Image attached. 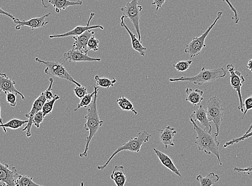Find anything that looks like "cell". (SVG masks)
Instances as JSON below:
<instances>
[{
  "label": "cell",
  "instance_id": "13",
  "mask_svg": "<svg viewBox=\"0 0 252 186\" xmlns=\"http://www.w3.org/2000/svg\"><path fill=\"white\" fill-rule=\"evenodd\" d=\"M63 58L65 62H100L101 61L100 58H92L89 57L88 54L83 53L73 49L64 53Z\"/></svg>",
  "mask_w": 252,
  "mask_h": 186
},
{
  "label": "cell",
  "instance_id": "43",
  "mask_svg": "<svg viewBox=\"0 0 252 186\" xmlns=\"http://www.w3.org/2000/svg\"><path fill=\"white\" fill-rule=\"evenodd\" d=\"M247 67L250 70V73H252V59L249 62Z\"/></svg>",
  "mask_w": 252,
  "mask_h": 186
},
{
  "label": "cell",
  "instance_id": "10",
  "mask_svg": "<svg viewBox=\"0 0 252 186\" xmlns=\"http://www.w3.org/2000/svg\"><path fill=\"white\" fill-rule=\"evenodd\" d=\"M19 175L16 167L9 169L8 164L4 165L0 163V186H16Z\"/></svg>",
  "mask_w": 252,
  "mask_h": 186
},
{
  "label": "cell",
  "instance_id": "11",
  "mask_svg": "<svg viewBox=\"0 0 252 186\" xmlns=\"http://www.w3.org/2000/svg\"><path fill=\"white\" fill-rule=\"evenodd\" d=\"M51 15V13H47L43 16L33 18V19H30L29 20H20L18 18H16L13 20L14 22L16 24L15 29L17 31H20L22 27H28L31 28L32 30L40 29L44 28L48 25L49 22L46 21L45 19L46 18L49 17Z\"/></svg>",
  "mask_w": 252,
  "mask_h": 186
},
{
  "label": "cell",
  "instance_id": "17",
  "mask_svg": "<svg viewBox=\"0 0 252 186\" xmlns=\"http://www.w3.org/2000/svg\"><path fill=\"white\" fill-rule=\"evenodd\" d=\"M189 119L193 120V121H199L205 130L212 133V126L211 122L209 121L207 111L204 109L202 105H200L199 108L191 114Z\"/></svg>",
  "mask_w": 252,
  "mask_h": 186
},
{
  "label": "cell",
  "instance_id": "16",
  "mask_svg": "<svg viewBox=\"0 0 252 186\" xmlns=\"http://www.w3.org/2000/svg\"><path fill=\"white\" fill-rule=\"evenodd\" d=\"M16 83L15 81L10 79L5 73H0V93L2 92L5 94L15 93L19 94L22 99L25 100V95L15 88Z\"/></svg>",
  "mask_w": 252,
  "mask_h": 186
},
{
  "label": "cell",
  "instance_id": "25",
  "mask_svg": "<svg viewBox=\"0 0 252 186\" xmlns=\"http://www.w3.org/2000/svg\"><path fill=\"white\" fill-rule=\"evenodd\" d=\"M28 120L27 121H22V120L18 119H13L11 120L7 123L2 124H0V127H2L5 133H7V130L6 128H9L12 129H17L22 127L23 125L27 124Z\"/></svg>",
  "mask_w": 252,
  "mask_h": 186
},
{
  "label": "cell",
  "instance_id": "27",
  "mask_svg": "<svg viewBox=\"0 0 252 186\" xmlns=\"http://www.w3.org/2000/svg\"><path fill=\"white\" fill-rule=\"evenodd\" d=\"M60 99H61L60 96L58 94H55V97L52 99L47 100L41 110L43 113L44 118L50 115L53 111L54 105H55L56 101Z\"/></svg>",
  "mask_w": 252,
  "mask_h": 186
},
{
  "label": "cell",
  "instance_id": "31",
  "mask_svg": "<svg viewBox=\"0 0 252 186\" xmlns=\"http://www.w3.org/2000/svg\"><path fill=\"white\" fill-rule=\"evenodd\" d=\"M192 63H193V61L189 59L188 61L179 62L177 63L173 64V66L177 71L184 72L189 68Z\"/></svg>",
  "mask_w": 252,
  "mask_h": 186
},
{
  "label": "cell",
  "instance_id": "33",
  "mask_svg": "<svg viewBox=\"0 0 252 186\" xmlns=\"http://www.w3.org/2000/svg\"><path fill=\"white\" fill-rule=\"evenodd\" d=\"M100 41L94 35L92 36L91 38L89 39L87 45L89 51H93L97 52L99 50Z\"/></svg>",
  "mask_w": 252,
  "mask_h": 186
},
{
  "label": "cell",
  "instance_id": "46",
  "mask_svg": "<svg viewBox=\"0 0 252 186\" xmlns=\"http://www.w3.org/2000/svg\"><path fill=\"white\" fill-rule=\"evenodd\" d=\"M252 156V154H251Z\"/></svg>",
  "mask_w": 252,
  "mask_h": 186
},
{
  "label": "cell",
  "instance_id": "28",
  "mask_svg": "<svg viewBox=\"0 0 252 186\" xmlns=\"http://www.w3.org/2000/svg\"><path fill=\"white\" fill-rule=\"evenodd\" d=\"M94 93L95 92L94 91L93 93H88L87 94L84 96V97L81 99L79 104L77 105V107L74 109V111H77L82 107L87 108L89 107L90 105H91L92 103Z\"/></svg>",
  "mask_w": 252,
  "mask_h": 186
},
{
  "label": "cell",
  "instance_id": "21",
  "mask_svg": "<svg viewBox=\"0 0 252 186\" xmlns=\"http://www.w3.org/2000/svg\"><path fill=\"white\" fill-rule=\"evenodd\" d=\"M187 97L186 100L193 106H200L203 100V92L200 89H186Z\"/></svg>",
  "mask_w": 252,
  "mask_h": 186
},
{
  "label": "cell",
  "instance_id": "1",
  "mask_svg": "<svg viewBox=\"0 0 252 186\" xmlns=\"http://www.w3.org/2000/svg\"><path fill=\"white\" fill-rule=\"evenodd\" d=\"M94 91L95 93L93 100L89 106L87 115L85 116L87 122L85 124V128L89 132V134L86 138L85 151L80 154V157L82 158L87 157L90 144L99 128L104 124V121L100 119L97 107L98 93L99 89L97 87L94 86Z\"/></svg>",
  "mask_w": 252,
  "mask_h": 186
},
{
  "label": "cell",
  "instance_id": "3",
  "mask_svg": "<svg viewBox=\"0 0 252 186\" xmlns=\"http://www.w3.org/2000/svg\"><path fill=\"white\" fill-rule=\"evenodd\" d=\"M226 75V71L223 67L213 69H207L204 67L200 73L195 76L170 78L169 81L171 82H188L197 86H202L204 83L212 82L218 79H221Z\"/></svg>",
  "mask_w": 252,
  "mask_h": 186
},
{
  "label": "cell",
  "instance_id": "24",
  "mask_svg": "<svg viewBox=\"0 0 252 186\" xmlns=\"http://www.w3.org/2000/svg\"><path fill=\"white\" fill-rule=\"evenodd\" d=\"M117 103L123 111H130L133 112L135 115H137V112L135 110L133 104L124 95L119 97L117 100Z\"/></svg>",
  "mask_w": 252,
  "mask_h": 186
},
{
  "label": "cell",
  "instance_id": "41",
  "mask_svg": "<svg viewBox=\"0 0 252 186\" xmlns=\"http://www.w3.org/2000/svg\"><path fill=\"white\" fill-rule=\"evenodd\" d=\"M233 170L237 172H252V168H251V167H248L247 168H241L236 167L234 168Z\"/></svg>",
  "mask_w": 252,
  "mask_h": 186
},
{
  "label": "cell",
  "instance_id": "23",
  "mask_svg": "<svg viewBox=\"0 0 252 186\" xmlns=\"http://www.w3.org/2000/svg\"><path fill=\"white\" fill-rule=\"evenodd\" d=\"M196 181L200 182L201 186H211L220 181V177L215 175L214 172H211L205 177L202 175L198 176L196 177Z\"/></svg>",
  "mask_w": 252,
  "mask_h": 186
},
{
  "label": "cell",
  "instance_id": "30",
  "mask_svg": "<svg viewBox=\"0 0 252 186\" xmlns=\"http://www.w3.org/2000/svg\"><path fill=\"white\" fill-rule=\"evenodd\" d=\"M47 100L44 92H42L39 97L34 101L32 106V109L37 112L41 111L42 108H43Z\"/></svg>",
  "mask_w": 252,
  "mask_h": 186
},
{
  "label": "cell",
  "instance_id": "34",
  "mask_svg": "<svg viewBox=\"0 0 252 186\" xmlns=\"http://www.w3.org/2000/svg\"><path fill=\"white\" fill-rule=\"evenodd\" d=\"M44 118L43 112L42 111H38L35 114L33 119V124L39 128L40 124L43 122Z\"/></svg>",
  "mask_w": 252,
  "mask_h": 186
},
{
  "label": "cell",
  "instance_id": "38",
  "mask_svg": "<svg viewBox=\"0 0 252 186\" xmlns=\"http://www.w3.org/2000/svg\"><path fill=\"white\" fill-rule=\"evenodd\" d=\"M50 85L49 88L44 91V93L46 96V98L47 100H50L55 97V94H54L52 93L53 91V85L54 83V80L52 77L50 79Z\"/></svg>",
  "mask_w": 252,
  "mask_h": 186
},
{
  "label": "cell",
  "instance_id": "2",
  "mask_svg": "<svg viewBox=\"0 0 252 186\" xmlns=\"http://www.w3.org/2000/svg\"><path fill=\"white\" fill-rule=\"evenodd\" d=\"M190 121L193 124L194 129L197 134L195 143L198 149L208 155H214L217 157L220 165H223L219 153L220 143L218 140V136L215 134L212 135L211 133L202 129L193 120L190 119Z\"/></svg>",
  "mask_w": 252,
  "mask_h": 186
},
{
  "label": "cell",
  "instance_id": "7",
  "mask_svg": "<svg viewBox=\"0 0 252 186\" xmlns=\"http://www.w3.org/2000/svg\"><path fill=\"white\" fill-rule=\"evenodd\" d=\"M223 12L219 11L218 13L217 19H215L213 23L209 27L207 31L204 32L200 37H194L190 43L186 46L184 52L188 54L190 59L199 56L204 48L206 47L205 40L210 32L217 23L218 21L220 19Z\"/></svg>",
  "mask_w": 252,
  "mask_h": 186
},
{
  "label": "cell",
  "instance_id": "15",
  "mask_svg": "<svg viewBox=\"0 0 252 186\" xmlns=\"http://www.w3.org/2000/svg\"><path fill=\"white\" fill-rule=\"evenodd\" d=\"M94 34V31L90 29L79 36H73L74 42L72 49L88 54L89 51L87 47L88 41Z\"/></svg>",
  "mask_w": 252,
  "mask_h": 186
},
{
  "label": "cell",
  "instance_id": "39",
  "mask_svg": "<svg viewBox=\"0 0 252 186\" xmlns=\"http://www.w3.org/2000/svg\"><path fill=\"white\" fill-rule=\"evenodd\" d=\"M244 106L245 110L244 112V115L242 119H244L247 112L252 109V94L249 98L246 99L244 102Z\"/></svg>",
  "mask_w": 252,
  "mask_h": 186
},
{
  "label": "cell",
  "instance_id": "47",
  "mask_svg": "<svg viewBox=\"0 0 252 186\" xmlns=\"http://www.w3.org/2000/svg\"><path fill=\"white\" fill-rule=\"evenodd\" d=\"M251 168H252V167H251Z\"/></svg>",
  "mask_w": 252,
  "mask_h": 186
},
{
  "label": "cell",
  "instance_id": "22",
  "mask_svg": "<svg viewBox=\"0 0 252 186\" xmlns=\"http://www.w3.org/2000/svg\"><path fill=\"white\" fill-rule=\"evenodd\" d=\"M110 177L117 186H124L127 181L124 167L122 165L116 166L114 167Z\"/></svg>",
  "mask_w": 252,
  "mask_h": 186
},
{
  "label": "cell",
  "instance_id": "45",
  "mask_svg": "<svg viewBox=\"0 0 252 186\" xmlns=\"http://www.w3.org/2000/svg\"><path fill=\"white\" fill-rule=\"evenodd\" d=\"M252 123L251 124L249 129L247 131V132H246L245 134H247V133H249V132L251 131L252 130Z\"/></svg>",
  "mask_w": 252,
  "mask_h": 186
},
{
  "label": "cell",
  "instance_id": "44",
  "mask_svg": "<svg viewBox=\"0 0 252 186\" xmlns=\"http://www.w3.org/2000/svg\"><path fill=\"white\" fill-rule=\"evenodd\" d=\"M0 124H3V120L1 117V106H0Z\"/></svg>",
  "mask_w": 252,
  "mask_h": 186
},
{
  "label": "cell",
  "instance_id": "4",
  "mask_svg": "<svg viewBox=\"0 0 252 186\" xmlns=\"http://www.w3.org/2000/svg\"><path fill=\"white\" fill-rule=\"evenodd\" d=\"M152 135L148 133L146 130H143L138 133L137 136L131 139L122 146L118 147L116 151L112 154L109 159L104 165L98 166V170L103 171L109 164L112 159L115 156L123 151H129L133 153H140L143 143L149 142Z\"/></svg>",
  "mask_w": 252,
  "mask_h": 186
},
{
  "label": "cell",
  "instance_id": "9",
  "mask_svg": "<svg viewBox=\"0 0 252 186\" xmlns=\"http://www.w3.org/2000/svg\"><path fill=\"white\" fill-rule=\"evenodd\" d=\"M226 69L230 73V84L231 86L233 89H235L237 92L239 100V105L238 107V109L244 113V104L242 94V87L243 83L245 82V79L244 76L242 75L241 71L236 70L235 66L230 63L227 64Z\"/></svg>",
  "mask_w": 252,
  "mask_h": 186
},
{
  "label": "cell",
  "instance_id": "12",
  "mask_svg": "<svg viewBox=\"0 0 252 186\" xmlns=\"http://www.w3.org/2000/svg\"><path fill=\"white\" fill-rule=\"evenodd\" d=\"M94 15L95 13H94L91 14L86 26H79L76 27L73 29H72L71 31L61 34L50 35L49 38L52 39L56 38L68 37H69V36H79L90 29L93 30L94 29H100L101 30H104V27L100 25L91 26V22L93 19Z\"/></svg>",
  "mask_w": 252,
  "mask_h": 186
},
{
  "label": "cell",
  "instance_id": "40",
  "mask_svg": "<svg viewBox=\"0 0 252 186\" xmlns=\"http://www.w3.org/2000/svg\"><path fill=\"white\" fill-rule=\"evenodd\" d=\"M166 0H153L152 4L156 5V7H157L156 10L158 11L159 9L162 7V6H163Z\"/></svg>",
  "mask_w": 252,
  "mask_h": 186
},
{
  "label": "cell",
  "instance_id": "18",
  "mask_svg": "<svg viewBox=\"0 0 252 186\" xmlns=\"http://www.w3.org/2000/svg\"><path fill=\"white\" fill-rule=\"evenodd\" d=\"M157 130L160 132L159 139L161 142L163 144L165 149H167L168 146H175L174 137L177 133V131L175 128H171L170 126H167L164 129H158Z\"/></svg>",
  "mask_w": 252,
  "mask_h": 186
},
{
  "label": "cell",
  "instance_id": "35",
  "mask_svg": "<svg viewBox=\"0 0 252 186\" xmlns=\"http://www.w3.org/2000/svg\"><path fill=\"white\" fill-rule=\"evenodd\" d=\"M74 92L76 97L80 99L88 93L87 88L82 86H76L74 89Z\"/></svg>",
  "mask_w": 252,
  "mask_h": 186
},
{
  "label": "cell",
  "instance_id": "36",
  "mask_svg": "<svg viewBox=\"0 0 252 186\" xmlns=\"http://www.w3.org/2000/svg\"><path fill=\"white\" fill-rule=\"evenodd\" d=\"M223 1L227 4L228 6H229V8L234 14L233 16L232 17V19L234 23L238 24L240 21V18L236 9L232 4L230 0H223Z\"/></svg>",
  "mask_w": 252,
  "mask_h": 186
},
{
  "label": "cell",
  "instance_id": "42",
  "mask_svg": "<svg viewBox=\"0 0 252 186\" xmlns=\"http://www.w3.org/2000/svg\"><path fill=\"white\" fill-rule=\"evenodd\" d=\"M0 15L7 16L10 17V19H12V20L13 21L16 19V17H15L13 15L8 13V12L7 11H4L1 7H0Z\"/></svg>",
  "mask_w": 252,
  "mask_h": 186
},
{
  "label": "cell",
  "instance_id": "32",
  "mask_svg": "<svg viewBox=\"0 0 252 186\" xmlns=\"http://www.w3.org/2000/svg\"><path fill=\"white\" fill-rule=\"evenodd\" d=\"M252 137V130L249 132V133L247 134H245L243 136L235 138V139H233L231 140L226 142L223 145V148H226L230 146L235 145V143H238L240 142L243 141L246 139H248V138Z\"/></svg>",
  "mask_w": 252,
  "mask_h": 186
},
{
  "label": "cell",
  "instance_id": "5",
  "mask_svg": "<svg viewBox=\"0 0 252 186\" xmlns=\"http://www.w3.org/2000/svg\"><path fill=\"white\" fill-rule=\"evenodd\" d=\"M207 114L209 121L215 125L217 129V133L215 134L218 136L220 125L224 118V110L221 102L219 98L214 96L207 101Z\"/></svg>",
  "mask_w": 252,
  "mask_h": 186
},
{
  "label": "cell",
  "instance_id": "37",
  "mask_svg": "<svg viewBox=\"0 0 252 186\" xmlns=\"http://www.w3.org/2000/svg\"><path fill=\"white\" fill-rule=\"evenodd\" d=\"M17 93H6V100L11 106L15 107L17 105L16 95Z\"/></svg>",
  "mask_w": 252,
  "mask_h": 186
},
{
  "label": "cell",
  "instance_id": "26",
  "mask_svg": "<svg viewBox=\"0 0 252 186\" xmlns=\"http://www.w3.org/2000/svg\"><path fill=\"white\" fill-rule=\"evenodd\" d=\"M94 80L97 85L102 88L109 89L115 86L117 82L115 78H113L112 80L109 78L100 77L98 75L94 76Z\"/></svg>",
  "mask_w": 252,
  "mask_h": 186
},
{
  "label": "cell",
  "instance_id": "29",
  "mask_svg": "<svg viewBox=\"0 0 252 186\" xmlns=\"http://www.w3.org/2000/svg\"><path fill=\"white\" fill-rule=\"evenodd\" d=\"M40 186L33 181V178L27 176L19 175L16 186Z\"/></svg>",
  "mask_w": 252,
  "mask_h": 186
},
{
  "label": "cell",
  "instance_id": "6",
  "mask_svg": "<svg viewBox=\"0 0 252 186\" xmlns=\"http://www.w3.org/2000/svg\"><path fill=\"white\" fill-rule=\"evenodd\" d=\"M35 61L45 65V73L48 75L55 76L60 79L67 80L75 84L76 86H81L79 82L75 80L64 67L63 63L56 62L45 61L39 58H35Z\"/></svg>",
  "mask_w": 252,
  "mask_h": 186
},
{
  "label": "cell",
  "instance_id": "8",
  "mask_svg": "<svg viewBox=\"0 0 252 186\" xmlns=\"http://www.w3.org/2000/svg\"><path fill=\"white\" fill-rule=\"evenodd\" d=\"M143 10L142 6L139 4L138 0H131V1L126 3L124 7L121 8L125 19L128 18L135 28V31L141 40V35L140 29V12Z\"/></svg>",
  "mask_w": 252,
  "mask_h": 186
},
{
  "label": "cell",
  "instance_id": "14",
  "mask_svg": "<svg viewBox=\"0 0 252 186\" xmlns=\"http://www.w3.org/2000/svg\"><path fill=\"white\" fill-rule=\"evenodd\" d=\"M41 3L44 8H49L52 5L56 9V13H59L70 6L82 5L83 1L81 0H77L76 1L69 0H41Z\"/></svg>",
  "mask_w": 252,
  "mask_h": 186
},
{
  "label": "cell",
  "instance_id": "19",
  "mask_svg": "<svg viewBox=\"0 0 252 186\" xmlns=\"http://www.w3.org/2000/svg\"><path fill=\"white\" fill-rule=\"evenodd\" d=\"M125 17L123 15L121 18V26L124 28L128 33L131 40V45L132 47H133V49L135 51L139 53L141 56L145 57L146 56V51L147 50V48L143 46L140 40L136 38V35L132 32L128 27L126 26L125 23Z\"/></svg>",
  "mask_w": 252,
  "mask_h": 186
},
{
  "label": "cell",
  "instance_id": "20",
  "mask_svg": "<svg viewBox=\"0 0 252 186\" xmlns=\"http://www.w3.org/2000/svg\"><path fill=\"white\" fill-rule=\"evenodd\" d=\"M154 151L156 155H157L162 165L167 168V169L170 170L175 175L179 177L180 178H183L181 172L177 169V167L173 163L172 160L170 158L169 155L160 152L159 150L156 148H154Z\"/></svg>",
  "mask_w": 252,
  "mask_h": 186
}]
</instances>
